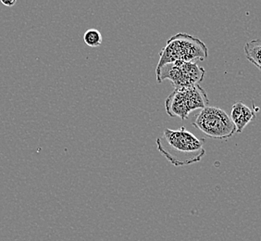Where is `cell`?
Wrapping results in <instances>:
<instances>
[{
  "mask_svg": "<svg viewBox=\"0 0 261 241\" xmlns=\"http://www.w3.org/2000/svg\"><path fill=\"white\" fill-rule=\"evenodd\" d=\"M156 143L158 151L175 167L199 162L206 154L205 139L198 138L185 126L178 130L167 128Z\"/></svg>",
  "mask_w": 261,
  "mask_h": 241,
  "instance_id": "cell-1",
  "label": "cell"
},
{
  "mask_svg": "<svg viewBox=\"0 0 261 241\" xmlns=\"http://www.w3.org/2000/svg\"><path fill=\"white\" fill-rule=\"evenodd\" d=\"M207 57L208 50L204 42L193 35L179 33L169 38L161 50L156 70L177 61L193 62V60H205Z\"/></svg>",
  "mask_w": 261,
  "mask_h": 241,
  "instance_id": "cell-2",
  "label": "cell"
},
{
  "mask_svg": "<svg viewBox=\"0 0 261 241\" xmlns=\"http://www.w3.org/2000/svg\"><path fill=\"white\" fill-rule=\"evenodd\" d=\"M210 101L199 85L176 88L165 100V109L170 117H178L186 120L192 111L203 110Z\"/></svg>",
  "mask_w": 261,
  "mask_h": 241,
  "instance_id": "cell-3",
  "label": "cell"
},
{
  "mask_svg": "<svg viewBox=\"0 0 261 241\" xmlns=\"http://www.w3.org/2000/svg\"><path fill=\"white\" fill-rule=\"evenodd\" d=\"M193 126L206 136L215 139H228L236 133V127L226 111L207 106L201 110L193 120Z\"/></svg>",
  "mask_w": 261,
  "mask_h": 241,
  "instance_id": "cell-4",
  "label": "cell"
},
{
  "mask_svg": "<svg viewBox=\"0 0 261 241\" xmlns=\"http://www.w3.org/2000/svg\"><path fill=\"white\" fill-rule=\"evenodd\" d=\"M206 75V70L195 62L177 61L163 66L156 70V81L161 83L168 79L176 88L199 85Z\"/></svg>",
  "mask_w": 261,
  "mask_h": 241,
  "instance_id": "cell-5",
  "label": "cell"
},
{
  "mask_svg": "<svg viewBox=\"0 0 261 241\" xmlns=\"http://www.w3.org/2000/svg\"><path fill=\"white\" fill-rule=\"evenodd\" d=\"M231 120L236 127V133L240 134L248 124L256 119V112L244 102H236L231 107Z\"/></svg>",
  "mask_w": 261,
  "mask_h": 241,
  "instance_id": "cell-6",
  "label": "cell"
},
{
  "mask_svg": "<svg viewBox=\"0 0 261 241\" xmlns=\"http://www.w3.org/2000/svg\"><path fill=\"white\" fill-rule=\"evenodd\" d=\"M244 51L247 60L261 70V41L252 40L247 42Z\"/></svg>",
  "mask_w": 261,
  "mask_h": 241,
  "instance_id": "cell-7",
  "label": "cell"
},
{
  "mask_svg": "<svg viewBox=\"0 0 261 241\" xmlns=\"http://www.w3.org/2000/svg\"><path fill=\"white\" fill-rule=\"evenodd\" d=\"M84 41L86 45L91 47L99 46L102 43V35L96 29H88L84 35Z\"/></svg>",
  "mask_w": 261,
  "mask_h": 241,
  "instance_id": "cell-8",
  "label": "cell"
},
{
  "mask_svg": "<svg viewBox=\"0 0 261 241\" xmlns=\"http://www.w3.org/2000/svg\"><path fill=\"white\" fill-rule=\"evenodd\" d=\"M1 3H2L4 6H7V7H12V6L15 5L16 1L15 0H12V1H5V0H1Z\"/></svg>",
  "mask_w": 261,
  "mask_h": 241,
  "instance_id": "cell-9",
  "label": "cell"
}]
</instances>
